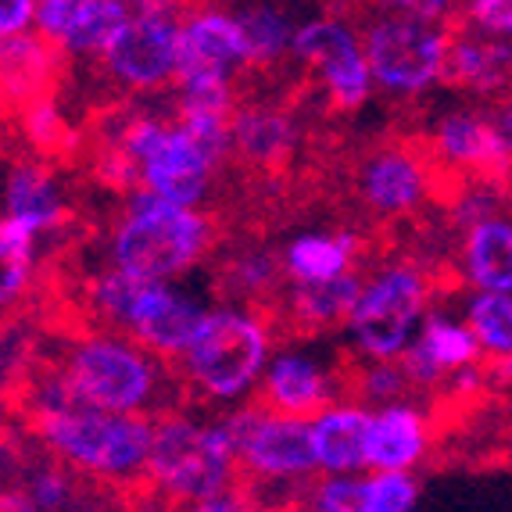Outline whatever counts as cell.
<instances>
[{"label": "cell", "instance_id": "6da1fadb", "mask_svg": "<svg viewBox=\"0 0 512 512\" xmlns=\"http://www.w3.org/2000/svg\"><path fill=\"white\" fill-rule=\"evenodd\" d=\"M276 351L273 323L255 301L226 298L208 308L194 341L176 362L183 387L212 409H233L262 387Z\"/></svg>", "mask_w": 512, "mask_h": 512}, {"label": "cell", "instance_id": "7a4b0ae2", "mask_svg": "<svg viewBox=\"0 0 512 512\" xmlns=\"http://www.w3.org/2000/svg\"><path fill=\"white\" fill-rule=\"evenodd\" d=\"M61 369L69 376L79 402L108 412H169L180 391V373H172L162 355L129 337L126 330L101 326L65 348Z\"/></svg>", "mask_w": 512, "mask_h": 512}, {"label": "cell", "instance_id": "3957f363", "mask_svg": "<svg viewBox=\"0 0 512 512\" xmlns=\"http://www.w3.org/2000/svg\"><path fill=\"white\" fill-rule=\"evenodd\" d=\"M240 452L226 412L205 416L169 409L154 416V441L147 480L154 495L169 505L201 509L226 487L240 484Z\"/></svg>", "mask_w": 512, "mask_h": 512}, {"label": "cell", "instance_id": "277c9868", "mask_svg": "<svg viewBox=\"0 0 512 512\" xmlns=\"http://www.w3.org/2000/svg\"><path fill=\"white\" fill-rule=\"evenodd\" d=\"M29 430L33 441L94 484L137 487L147 480L154 441V416L147 412H108L72 402L69 409L29 419Z\"/></svg>", "mask_w": 512, "mask_h": 512}, {"label": "cell", "instance_id": "5b68a950", "mask_svg": "<svg viewBox=\"0 0 512 512\" xmlns=\"http://www.w3.org/2000/svg\"><path fill=\"white\" fill-rule=\"evenodd\" d=\"M215 226L201 208L133 187L108 233V262L140 280H183L205 262Z\"/></svg>", "mask_w": 512, "mask_h": 512}, {"label": "cell", "instance_id": "8992f818", "mask_svg": "<svg viewBox=\"0 0 512 512\" xmlns=\"http://www.w3.org/2000/svg\"><path fill=\"white\" fill-rule=\"evenodd\" d=\"M434 305V283L416 262H384L362 276L344 341L359 359H402Z\"/></svg>", "mask_w": 512, "mask_h": 512}, {"label": "cell", "instance_id": "52a82bcc", "mask_svg": "<svg viewBox=\"0 0 512 512\" xmlns=\"http://www.w3.org/2000/svg\"><path fill=\"white\" fill-rule=\"evenodd\" d=\"M452 29L441 22L376 11L362 29L366 58L373 69L376 90L391 101H419L448 83V51Z\"/></svg>", "mask_w": 512, "mask_h": 512}, {"label": "cell", "instance_id": "ba28073f", "mask_svg": "<svg viewBox=\"0 0 512 512\" xmlns=\"http://www.w3.org/2000/svg\"><path fill=\"white\" fill-rule=\"evenodd\" d=\"M237 437L240 473L251 487L269 491H305L308 480L319 473L316 441H312V416L269 409V405H233L222 409Z\"/></svg>", "mask_w": 512, "mask_h": 512}, {"label": "cell", "instance_id": "9c48e42d", "mask_svg": "<svg viewBox=\"0 0 512 512\" xmlns=\"http://www.w3.org/2000/svg\"><path fill=\"white\" fill-rule=\"evenodd\" d=\"M180 26L176 4H137L111 47L101 54V72L122 94L151 97L165 86H176L180 72Z\"/></svg>", "mask_w": 512, "mask_h": 512}, {"label": "cell", "instance_id": "30bf717a", "mask_svg": "<svg viewBox=\"0 0 512 512\" xmlns=\"http://www.w3.org/2000/svg\"><path fill=\"white\" fill-rule=\"evenodd\" d=\"M291 58L316 76L319 90L337 111L366 108L376 94L362 33L337 15H312L298 22Z\"/></svg>", "mask_w": 512, "mask_h": 512}, {"label": "cell", "instance_id": "8fae6325", "mask_svg": "<svg viewBox=\"0 0 512 512\" xmlns=\"http://www.w3.org/2000/svg\"><path fill=\"white\" fill-rule=\"evenodd\" d=\"M251 65H255V58H251V43L237 11L194 8L183 15L176 86H197V83L237 86V79Z\"/></svg>", "mask_w": 512, "mask_h": 512}, {"label": "cell", "instance_id": "7c38bea8", "mask_svg": "<svg viewBox=\"0 0 512 512\" xmlns=\"http://www.w3.org/2000/svg\"><path fill=\"white\" fill-rule=\"evenodd\" d=\"M437 187V158L412 144H387L373 151L355 172V190L369 215L405 219L427 205Z\"/></svg>", "mask_w": 512, "mask_h": 512}, {"label": "cell", "instance_id": "4fadbf2b", "mask_svg": "<svg viewBox=\"0 0 512 512\" xmlns=\"http://www.w3.org/2000/svg\"><path fill=\"white\" fill-rule=\"evenodd\" d=\"M430 154L437 165L462 176L509 180L512 176V137L502 115L484 108H452L430 126Z\"/></svg>", "mask_w": 512, "mask_h": 512}, {"label": "cell", "instance_id": "5bb4252c", "mask_svg": "<svg viewBox=\"0 0 512 512\" xmlns=\"http://www.w3.org/2000/svg\"><path fill=\"white\" fill-rule=\"evenodd\" d=\"M208 308L212 305H205V298L183 287L180 280H144L122 330L176 366L187 344L194 341L197 326L205 323Z\"/></svg>", "mask_w": 512, "mask_h": 512}, {"label": "cell", "instance_id": "9a60e30c", "mask_svg": "<svg viewBox=\"0 0 512 512\" xmlns=\"http://www.w3.org/2000/svg\"><path fill=\"white\" fill-rule=\"evenodd\" d=\"M258 398L269 409L316 416L319 409L341 398V369L326 351L312 344H276Z\"/></svg>", "mask_w": 512, "mask_h": 512}, {"label": "cell", "instance_id": "2e32d148", "mask_svg": "<svg viewBox=\"0 0 512 512\" xmlns=\"http://www.w3.org/2000/svg\"><path fill=\"white\" fill-rule=\"evenodd\" d=\"M133 11L137 0H40L36 33L47 36L65 58L101 61Z\"/></svg>", "mask_w": 512, "mask_h": 512}, {"label": "cell", "instance_id": "e0dca14e", "mask_svg": "<svg viewBox=\"0 0 512 512\" xmlns=\"http://www.w3.org/2000/svg\"><path fill=\"white\" fill-rule=\"evenodd\" d=\"M215 169H219V162L172 115L165 137L140 162V187L154 190L158 197L176 201V205L201 208L208 201V194H212Z\"/></svg>", "mask_w": 512, "mask_h": 512}, {"label": "cell", "instance_id": "ac0fdd59", "mask_svg": "<svg viewBox=\"0 0 512 512\" xmlns=\"http://www.w3.org/2000/svg\"><path fill=\"white\" fill-rule=\"evenodd\" d=\"M473 362H484V348H480L470 319L462 316V312H452L448 305H430L416 341L402 355V366L409 373L412 387L416 391L444 387L448 373L473 366Z\"/></svg>", "mask_w": 512, "mask_h": 512}, {"label": "cell", "instance_id": "d6986e66", "mask_svg": "<svg viewBox=\"0 0 512 512\" xmlns=\"http://www.w3.org/2000/svg\"><path fill=\"white\" fill-rule=\"evenodd\" d=\"M434 452V419L412 398L376 405L369 419V470H419Z\"/></svg>", "mask_w": 512, "mask_h": 512}, {"label": "cell", "instance_id": "ffe728a7", "mask_svg": "<svg viewBox=\"0 0 512 512\" xmlns=\"http://www.w3.org/2000/svg\"><path fill=\"white\" fill-rule=\"evenodd\" d=\"M8 473H18L4 491V509H33V512H61V509H86L97 505L86 498L83 473L72 470L36 441V455L22 466H8Z\"/></svg>", "mask_w": 512, "mask_h": 512}, {"label": "cell", "instance_id": "44dd1931", "mask_svg": "<svg viewBox=\"0 0 512 512\" xmlns=\"http://www.w3.org/2000/svg\"><path fill=\"white\" fill-rule=\"evenodd\" d=\"M448 83L477 101H495L512 90V40L477 29L452 36L448 51Z\"/></svg>", "mask_w": 512, "mask_h": 512}, {"label": "cell", "instance_id": "7402d4cb", "mask_svg": "<svg viewBox=\"0 0 512 512\" xmlns=\"http://www.w3.org/2000/svg\"><path fill=\"white\" fill-rule=\"evenodd\" d=\"M369 409L362 398H337L312 416L319 470L326 473H366L369 470Z\"/></svg>", "mask_w": 512, "mask_h": 512}, {"label": "cell", "instance_id": "603a6c76", "mask_svg": "<svg viewBox=\"0 0 512 512\" xmlns=\"http://www.w3.org/2000/svg\"><path fill=\"white\" fill-rule=\"evenodd\" d=\"M301 140L298 119L276 101H248L233 111V154L244 165L280 169Z\"/></svg>", "mask_w": 512, "mask_h": 512}, {"label": "cell", "instance_id": "cb8c5ba5", "mask_svg": "<svg viewBox=\"0 0 512 512\" xmlns=\"http://www.w3.org/2000/svg\"><path fill=\"white\" fill-rule=\"evenodd\" d=\"M4 215L18 219L40 237L58 233L65 215H69V201H65V187H61L58 172L47 162H36V158L11 165L8 180H4Z\"/></svg>", "mask_w": 512, "mask_h": 512}, {"label": "cell", "instance_id": "d4e9b609", "mask_svg": "<svg viewBox=\"0 0 512 512\" xmlns=\"http://www.w3.org/2000/svg\"><path fill=\"white\" fill-rule=\"evenodd\" d=\"M459 276L470 291H512V212L462 230Z\"/></svg>", "mask_w": 512, "mask_h": 512}, {"label": "cell", "instance_id": "484cf974", "mask_svg": "<svg viewBox=\"0 0 512 512\" xmlns=\"http://www.w3.org/2000/svg\"><path fill=\"white\" fill-rule=\"evenodd\" d=\"M362 276L351 273L337 276V280H319V283H291L283 294V316L291 319L294 330L301 333H326V330H344L351 308L359 301Z\"/></svg>", "mask_w": 512, "mask_h": 512}, {"label": "cell", "instance_id": "4316f807", "mask_svg": "<svg viewBox=\"0 0 512 512\" xmlns=\"http://www.w3.org/2000/svg\"><path fill=\"white\" fill-rule=\"evenodd\" d=\"M362 255V237L355 230H308L287 240L283 269L287 283H319L351 273Z\"/></svg>", "mask_w": 512, "mask_h": 512}, {"label": "cell", "instance_id": "83f0119b", "mask_svg": "<svg viewBox=\"0 0 512 512\" xmlns=\"http://www.w3.org/2000/svg\"><path fill=\"white\" fill-rule=\"evenodd\" d=\"M58 54V47L47 36L36 33V29L33 33L4 36L0 58H4V94H8V101L22 104L26 97L43 94L51 86Z\"/></svg>", "mask_w": 512, "mask_h": 512}, {"label": "cell", "instance_id": "f1b7e54d", "mask_svg": "<svg viewBox=\"0 0 512 512\" xmlns=\"http://www.w3.org/2000/svg\"><path fill=\"white\" fill-rule=\"evenodd\" d=\"M283 280H287L283 251L265 248V244H244L219 269L222 291L237 301H255V305L273 298Z\"/></svg>", "mask_w": 512, "mask_h": 512}, {"label": "cell", "instance_id": "f546056e", "mask_svg": "<svg viewBox=\"0 0 512 512\" xmlns=\"http://www.w3.org/2000/svg\"><path fill=\"white\" fill-rule=\"evenodd\" d=\"M237 15L244 22V33H248L255 65L269 69V65H280L283 58H291L294 33H298V22L291 18V11L280 8L276 0H248L244 8H237Z\"/></svg>", "mask_w": 512, "mask_h": 512}, {"label": "cell", "instance_id": "4dcf8cb0", "mask_svg": "<svg viewBox=\"0 0 512 512\" xmlns=\"http://www.w3.org/2000/svg\"><path fill=\"white\" fill-rule=\"evenodd\" d=\"M462 316L470 319L484 359L512 355V291H470L462 301Z\"/></svg>", "mask_w": 512, "mask_h": 512}, {"label": "cell", "instance_id": "1f68e13d", "mask_svg": "<svg viewBox=\"0 0 512 512\" xmlns=\"http://www.w3.org/2000/svg\"><path fill=\"white\" fill-rule=\"evenodd\" d=\"M140 276L126 273L119 265H111L104 273H97L86 287V308H90V316L97 319L101 326H115L122 330L129 319V308L137 301V291H140Z\"/></svg>", "mask_w": 512, "mask_h": 512}, {"label": "cell", "instance_id": "d6a6232c", "mask_svg": "<svg viewBox=\"0 0 512 512\" xmlns=\"http://www.w3.org/2000/svg\"><path fill=\"white\" fill-rule=\"evenodd\" d=\"M423 487L416 470H366L362 473L359 512H412Z\"/></svg>", "mask_w": 512, "mask_h": 512}, {"label": "cell", "instance_id": "836d02e7", "mask_svg": "<svg viewBox=\"0 0 512 512\" xmlns=\"http://www.w3.org/2000/svg\"><path fill=\"white\" fill-rule=\"evenodd\" d=\"M18 133L26 137V144L40 154L61 151L65 140H69V122L61 115L58 101H54L47 90L33 94L18 104Z\"/></svg>", "mask_w": 512, "mask_h": 512}, {"label": "cell", "instance_id": "e575fe53", "mask_svg": "<svg viewBox=\"0 0 512 512\" xmlns=\"http://www.w3.org/2000/svg\"><path fill=\"white\" fill-rule=\"evenodd\" d=\"M351 391H355V398H362L369 409H376V405L402 402L416 387H412L402 359H362V366L351 376Z\"/></svg>", "mask_w": 512, "mask_h": 512}, {"label": "cell", "instance_id": "d590c367", "mask_svg": "<svg viewBox=\"0 0 512 512\" xmlns=\"http://www.w3.org/2000/svg\"><path fill=\"white\" fill-rule=\"evenodd\" d=\"M505 180H487V176H466L459 190L448 197V219L455 222V230H470L477 222L495 219L505 212L509 197H505Z\"/></svg>", "mask_w": 512, "mask_h": 512}, {"label": "cell", "instance_id": "8d00e7d4", "mask_svg": "<svg viewBox=\"0 0 512 512\" xmlns=\"http://www.w3.org/2000/svg\"><path fill=\"white\" fill-rule=\"evenodd\" d=\"M362 473H326L319 470L301 491L298 505L312 512H359Z\"/></svg>", "mask_w": 512, "mask_h": 512}, {"label": "cell", "instance_id": "74e56055", "mask_svg": "<svg viewBox=\"0 0 512 512\" xmlns=\"http://www.w3.org/2000/svg\"><path fill=\"white\" fill-rule=\"evenodd\" d=\"M459 15L477 33L512 40V0H459Z\"/></svg>", "mask_w": 512, "mask_h": 512}, {"label": "cell", "instance_id": "f35d334b", "mask_svg": "<svg viewBox=\"0 0 512 512\" xmlns=\"http://www.w3.org/2000/svg\"><path fill=\"white\" fill-rule=\"evenodd\" d=\"M94 176L104 183V187L122 190V194H129L133 187H140V165L115 144H101L97 162H94Z\"/></svg>", "mask_w": 512, "mask_h": 512}, {"label": "cell", "instance_id": "ab89813d", "mask_svg": "<svg viewBox=\"0 0 512 512\" xmlns=\"http://www.w3.org/2000/svg\"><path fill=\"white\" fill-rule=\"evenodd\" d=\"M36 265L18 262V258H0V301L4 308H15L18 301L26 298V291L33 287Z\"/></svg>", "mask_w": 512, "mask_h": 512}, {"label": "cell", "instance_id": "60d3db41", "mask_svg": "<svg viewBox=\"0 0 512 512\" xmlns=\"http://www.w3.org/2000/svg\"><path fill=\"white\" fill-rule=\"evenodd\" d=\"M384 11H398V15L423 18V22H441L448 26L452 15H459V0H380Z\"/></svg>", "mask_w": 512, "mask_h": 512}, {"label": "cell", "instance_id": "b9f144b4", "mask_svg": "<svg viewBox=\"0 0 512 512\" xmlns=\"http://www.w3.org/2000/svg\"><path fill=\"white\" fill-rule=\"evenodd\" d=\"M40 0H0V36H18L36 29Z\"/></svg>", "mask_w": 512, "mask_h": 512}, {"label": "cell", "instance_id": "7bdbcfd3", "mask_svg": "<svg viewBox=\"0 0 512 512\" xmlns=\"http://www.w3.org/2000/svg\"><path fill=\"white\" fill-rule=\"evenodd\" d=\"M484 384H487V369L480 366V362L455 369V373H448V380H444V387L452 394H459V398H470V394H477Z\"/></svg>", "mask_w": 512, "mask_h": 512}, {"label": "cell", "instance_id": "ee69618b", "mask_svg": "<svg viewBox=\"0 0 512 512\" xmlns=\"http://www.w3.org/2000/svg\"><path fill=\"white\" fill-rule=\"evenodd\" d=\"M487 380L498 387H512V355L502 359H487Z\"/></svg>", "mask_w": 512, "mask_h": 512}, {"label": "cell", "instance_id": "f6af8a7d", "mask_svg": "<svg viewBox=\"0 0 512 512\" xmlns=\"http://www.w3.org/2000/svg\"><path fill=\"white\" fill-rule=\"evenodd\" d=\"M498 115H502V126L509 129V137H512V90H509V94H505L502 111H498Z\"/></svg>", "mask_w": 512, "mask_h": 512}, {"label": "cell", "instance_id": "bcb514c9", "mask_svg": "<svg viewBox=\"0 0 512 512\" xmlns=\"http://www.w3.org/2000/svg\"><path fill=\"white\" fill-rule=\"evenodd\" d=\"M137 4H183V0H137Z\"/></svg>", "mask_w": 512, "mask_h": 512}]
</instances>
